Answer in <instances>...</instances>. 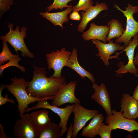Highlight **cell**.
<instances>
[{"label":"cell","mask_w":138,"mask_h":138,"mask_svg":"<svg viewBox=\"0 0 138 138\" xmlns=\"http://www.w3.org/2000/svg\"><path fill=\"white\" fill-rule=\"evenodd\" d=\"M33 66V77L27 89L29 95L38 98L55 97L60 88L67 83L64 77L48 78L45 68Z\"/></svg>","instance_id":"obj_1"},{"label":"cell","mask_w":138,"mask_h":138,"mask_svg":"<svg viewBox=\"0 0 138 138\" xmlns=\"http://www.w3.org/2000/svg\"><path fill=\"white\" fill-rule=\"evenodd\" d=\"M9 85L3 84L5 88L15 97L18 102L17 110L21 117L24 114L29 105L32 103L43 100H53L55 97L38 98L29 95L27 91L29 82L24 78L13 77Z\"/></svg>","instance_id":"obj_2"},{"label":"cell","mask_w":138,"mask_h":138,"mask_svg":"<svg viewBox=\"0 0 138 138\" xmlns=\"http://www.w3.org/2000/svg\"><path fill=\"white\" fill-rule=\"evenodd\" d=\"M14 24L9 23L8 25L9 31L5 35L1 36V39L3 42H6L9 43L14 48L15 51L18 53V51H20L23 57H26L32 58L34 55L27 48L24 42V39L26 36L27 28L23 26L20 29L19 26H17L15 30L13 29Z\"/></svg>","instance_id":"obj_3"},{"label":"cell","mask_w":138,"mask_h":138,"mask_svg":"<svg viewBox=\"0 0 138 138\" xmlns=\"http://www.w3.org/2000/svg\"><path fill=\"white\" fill-rule=\"evenodd\" d=\"M113 7L122 12L126 18V28L124 33L120 37L116 38L115 41L116 43H123L126 47L128 45L132 37L138 32V22L133 17V14L138 12V7L133 6L128 3V6L124 7L125 10L121 9L117 4H114Z\"/></svg>","instance_id":"obj_4"},{"label":"cell","mask_w":138,"mask_h":138,"mask_svg":"<svg viewBox=\"0 0 138 138\" xmlns=\"http://www.w3.org/2000/svg\"><path fill=\"white\" fill-rule=\"evenodd\" d=\"M47 100H43L38 101L35 106L28 108L25 112L29 111L32 110L42 108L49 109L57 114L60 117V122L58 126L61 129V135L62 136L67 130V123L68 118L73 112V104L68 105L63 108H60L50 105Z\"/></svg>","instance_id":"obj_5"},{"label":"cell","mask_w":138,"mask_h":138,"mask_svg":"<svg viewBox=\"0 0 138 138\" xmlns=\"http://www.w3.org/2000/svg\"><path fill=\"white\" fill-rule=\"evenodd\" d=\"M71 52L66 50L63 48L60 50L52 51L46 55L47 61V68L49 70H53L54 73L51 78H59L61 77L62 70L65 66L70 58Z\"/></svg>","instance_id":"obj_6"},{"label":"cell","mask_w":138,"mask_h":138,"mask_svg":"<svg viewBox=\"0 0 138 138\" xmlns=\"http://www.w3.org/2000/svg\"><path fill=\"white\" fill-rule=\"evenodd\" d=\"M112 115H107L105 123L110 125L113 130L117 129H123L129 132H133L138 131V123L135 119H129L124 117L122 112H118L112 110Z\"/></svg>","instance_id":"obj_7"},{"label":"cell","mask_w":138,"mask_h":138,"mask_svg":"<svg viewBox=\"0 0 138 138\" xmlns=\"http://www.w3.org/2000/svg\"><path fill=\"white\" fill-rule=\"evenodd\" d=\"M73 105V112L74 117L72 137L75 138L86 123L98 114L99 112L96 110H91L86 109L80 104L74 103Z\"/></svg>","instance_id":"obj_8"},{"label":"cell","mask_w":138,"mask_h":138,"mask_svg":"<svg viewBox=\"0 0 138 138\" xmlns=\"http://www.w3.org/2000/svg\"><path fill=\"white\" fill-rule=\"evenodd\" d=\"M77 84V82L74 80L61 87L51 105L59 107L67 103L80 104L79 99L75 95V89Z\"/></svg>","instance_id":"obj_9"},{"label":"cell","mask_w":138,"mask_h":138,"mask_svg":"<svg viewBox=\"0 0 138 138\" xmlns=\"http://www.w3.org/2000/svg\"><path fill=\"white\" fill-rule=\"evenodd\" d=\"M138 45V32L133 37V39L130 42L128 45L124 50L125 51V54L127 56V63L124 65V62L120 63V67L115 72L117 74L125 73L129 72L133 74L138 77V68H136L133 63L134 54L136 47Z\"/></svg>","instance_id":"obj_10"},{"label":"cell","mask_w":138,"mask_h":138,"mask_svg":"<svg viewBox=\"0 0 138 138\" xmlns=\"http://www.w3.org/2000/svg\"><path fill=\"white\" fill-rule=\"evenodd\" d=\"M14 136L16 138H38L39 131L31 125L29 114H24L16 122L14 128Z\"/></svg>","instance_id":"obj_11"},{"label":"cell","mask_w":138,"mask_h":138,"mask_svg":"<svg viewBox=\"0 0 138 138\" xmlns=\"http://www.w3.org/2000/svg\"><path fill=\"white\" fill-rule=\"evenodd\" d=\"M91 41L98 49V53L96 55L100 57L105 65L107 66L109 65L108 60L111 55L116 51L124 50L125 48L124 46H121L120 44L114 43L111 39L108 41V43H104L96 39L92 40Z\"/></svg>","instance_id":"obj_12"},{"label":"cell","mask_w":138,"mask_h":138,"mask_svg":"<svg viewBox=\"0 0 138 138\" xmlns=\"http://www.w3.org/2000/svg\"><path fill=\"white\" fill-rule=\"evenodd\" d=\"M92 88L94 90L91 98L96 102L105 110L107 115H112L111 100L105 84L101 83L100 85L93 84Z\"/></svg>","instance_id":"obj_13"},{"label":"cell","mask_w":138,"mask_h":138,"mask_svg":"<svg viewBox=\"0 0 138 138\" xmlns=\"http://www.w3.org/2000/svg\"><path fill=\"white\" fill-rule=\"evenodd\" d=\"M121 111L129 119L138 118V100L128 94H123L120 101Z\"/></svg>","instance_id":"obj_14"},{"label":"cell","mask_w":138,"mask_h":138,"mask_svg":"<svg viewBox=\"0 0 138 138\" xmlns=\"http://www.w3.org/2000/svg\"><path fill=\"white\" fill-rule=\"evenodd\" d=\"M108 9V6L105 3H99L97 2L95 5L92 6L85 12L82 11L80 13L82 19L78 26L77 31L83 32L89 22L95 18L101 12Z\"/></svg>","instance_id":"obj_15"},{"label":"cell","mask_w":138,"mask_h":138,"mask_svg":"<svg viewBox=\"0 0 138 138\" xmlns=\"http://www.w3.org/2000/svg\"><path fill=\"white\" fill-rule=\"evenodd\" d=\"M109 29L107 25H98L93 22L87 30L83 32L82 37L85 41L96 39L106 43Z\"/></svg>","instance_id":"obj_16"},{"label":"cell","mask_w":138,"mask_h":138,"mask_svg":"<svg viewBox=\"0 0 138 138\" xmlns=\"http://www.w3.org/2000/svg\"><path fill=\"white\" fill-rule=\"evenodd\" d=\"M30 122L36 130L40 131L44 129L51 123L48 112L42 109L29 114Z\"/></svg>","instance_id":"obj_17"},{"label":"cell","mask_w":138,"mask_h":138,"mask_svg":"<svg viewBox=\"0 0 138 138\" xmlns=\"http://www.w3.org/2000/svg\"><path fill=\"white\" fill-rule=\"evenodd\" d=\"M77 50L74 48L69 59L65 66L70 68L76 72L83 79L88 78L93 84L95 83V79L92 74L80 66L78 60Z\"/></svg>","instance_id":"obj_18"},{"label":"cell","mask_w":138,"mask_h":138,"mask_svg":"<svg viewBox=\"0 0 138 138\" xmlns=\"http://www.w3.org/2000/svg\"><path fill=\"white\" fill-rule=\"evenodd\" d=\"M72 11V7H70L61 12L51 13L47 11L40 12L39 14L51 22L54 26L59 25L63 28V24L68 21L69 18L67 15L71 14Z\"/></svg>","instance_id":"obj_19"},{"label":"cell","mask_w":138,"mask_h":138,"mask_svg":"<svg viewBox=\"0 0 138 138\" xmlns=\"http://www.w3.org/2000/svg\"><path fill=\"white\" fill-rule=\"evenodd\" d=\"M104 118L102 113H98L92 119L89 124L84 127L80 133L81 135L87 138H93L97 135V131L103 123Z\"/></svg>","instance_id":"obj_20"},{"label":"cell","mask_w":138,"mask_h":138,"mask_svg":"<svg viewBox=\"0 0 138 138\" xmlns=\"http://www.w3.org/2000/svg\"><path fill=\"white\" fill-rule=\"evenodd\" d=\"M107 26L109 31L106 38V41L114 38H118L121 36L125 29L122 26V24L117 19H112L108 22Z\"/></svg>","instance_id":"obj_21"},{"label":"cell","mask_w":138,"mask_h":138,"mask_svg":"<svg viewBox=\"0 0 138 138\" xmlns=\"http://www.w3.org/2000/svg\"><path fill=\"white\" fill-rule=\"evenodd\" d=\"M61 136L58 126L51 122L39 132V138H60Z\"/></svg>","instance_id":"obj_22"},{"label":"cell","mask_w":138,"mask_h":138,"mask_svg":"<svg viewBox=\"0 0 138 138\" xmlns=\"http://www.w3.org/2000/svg\"><path fill=\"white\" fill-rule=\"evenodd\" d=\"M2 49L0 54V64H5L8 61L19 57L18 54L14 55L10 51L6 42H3Z\"/></svg>","instance_id":"obj_23"},{"label":"cell","mask_w":138,"mask_h":138,"mask_svg":"<svg viewBox=\"0 0 138 138\" xmlns=\"http://www.w3.org/2000/svg\"><path fill=\"white\" fill-rule=\"evenodd\" d=\"M74 0H54L53 3L45 8L46 11L49 12L52 9L56 10L58 9L62 10L64 8L72 7L71 5H68L67 3Z\"/></svg>","instance_id":"obj_24"},{"label":"cell","mask_w":138,"mask_h":138,"mask_svg":"<svg viewBox=\"0 0 138 138\" xmlns=\"http://www.w3.org/2000/svg\"><path fill=\"white\" fill-rule=\"evenodd\" d=\"M93 3L92 0H79L76 5L73 6V11L86 12L93 6Z\"/></svg>","instance_id":"obj_25"},{"label":"cell","mask_w":138,"mask_h":138,"mask_svg":"<svg viewBox=\"0 0 138 138\" xmlns=\"http://www.w3.org/2000/svg\"><path fill=\"white\" fill-rule=\"evenodd\" d=\"M21 60V58L19 57L9 61L7 63L4 64H2L0 65V74L2 76L3 72L5 69L11 66H14L17 67L23 73L26 72V69L24 66H21L18 64V62Z\"/></svg>","instance_id":"obj_26"},{"label":"cell","mask_w":138,"mask_h":138,"mask_svg":"<svg viewBox=\"0 0 138 138\" xmlns=\"http://www.w3.org/2000/svg\"><path fill=\"white\" fill-rule=\"evenodd\" d=\"M113 129L111 126L106 125L104 123L99 127L97 132L101 138H111V133Z\"/></svg>","instance_id":"obj_27"},{"label":"cell","mask_w":138,"mask_h":138,"mask_svg":"<svg viewBox=\"0 0 138 138\" xmlns=\"http://www.w3.org/2000/svg\"><path fill=\"white\" fill-rule=\"evenodd\" d=\"M13 0H0V18L9 9L10 7L13 4Z\"/></svg>","instance_id":"obj_28"},{"label":"cell","mask_w":138,"mask_h":138,"mask_svg":"<svg viewBox=\"0 0 138 138\" xmlns=\"http://www.w3.org/2000/svg\"><path fill=\"white\" fill-rule=\"evenodd\" d=\"M6 88L3 84L0 86V106L5 104L7 102H10L12 104H14L15 102L14 100L9 98L8 96L6 94H5L4 97L2 95V92L3 89Z\"/></svg>","instance_id":"obj_29"},{"label":"cell","mask_w":138,"mask_h":138,"mask_svg":"<svg viewBox=\"0 0 138 138\" xmlns=\"http://www.w3.org/2000/svg\"><path fill=\"white\" fill-rule=\"evenodd\" d=\"M70 18L72 20L79 21L80 20L81 17L78 12L73 11L70 15Z\"/></svg>","instance_id":"obj_30"},{"label":"cell","mask_w":138,"mask_h":138,"mask_svg":"<svg viewBox=\"0 0 138 138\" xmlns=\"http://www.w3.org/2000/svg\"><path fill=\"white\" fill-rule=\"evenodd\" d=\"M67 135L66 138H71L72 137L73 131V124L72 123L67 129Z\"/></svg>","instance_id":"obj_31"},{"label":"cell","mask_w":138,"mask_h":138,"mask_svg":"<svg viewBox=\"0 0 138 138\" xmlns=\"http://www.w3.org/2000/svg\"><path fill=\"white\" fill-rule=\"evenodd\" d=\"M0 138H8L7 136L5 133L4 131V127L1 124H0Z\"/></svg>","instance_id":"obj_32"},{"label":"cell","mask_w":138,"mask_h":138,"mask_svg":"<svg viewBox=\"0 0 138 138\" xmlns=\"http://www.w3.org/2000/svg\"><path fill=\"white\" fill-rule=\"evenodd\" d=\"M132 96L138 100V84L136 86L135 89Z\"/></svg>","instance_id":"obj_33"},{"label":"cell","mask_w":138,"mask_h":138,"mask_svg":"<svg viewBox=\"0 0 138 138\" xmlns=\"http://www.w3.org/2000/svg\"><path fill=\"white\" fill-rule=\"evenodd\" d=\"M133 63L134 65H137L138 63V51L137 52L135 57L134 58Z\"/></svg>","instance_id":"obj_34"},{"label":"cell","mask_w":138,"mask_h":138,"mask_svg":"<svg viewBox=\"0 0 138 138\" xmlns=\"http://www.w3.org/2000/svg\"><path fill=\"white\" fill-rule=\"evenodd\" d=\"M137 66H138V63L137 64Z\"/></svg>","instance_id":"obj_35"},{"label":"cell","mask_w":138,"mask_h":138,"mask_svg":"<svg viewBox=\"0 0 138 138\" xmlns=\"http://www.w3.org/2000/svg\"></svg>","instance_id":"obj_36"}]
</instances>
